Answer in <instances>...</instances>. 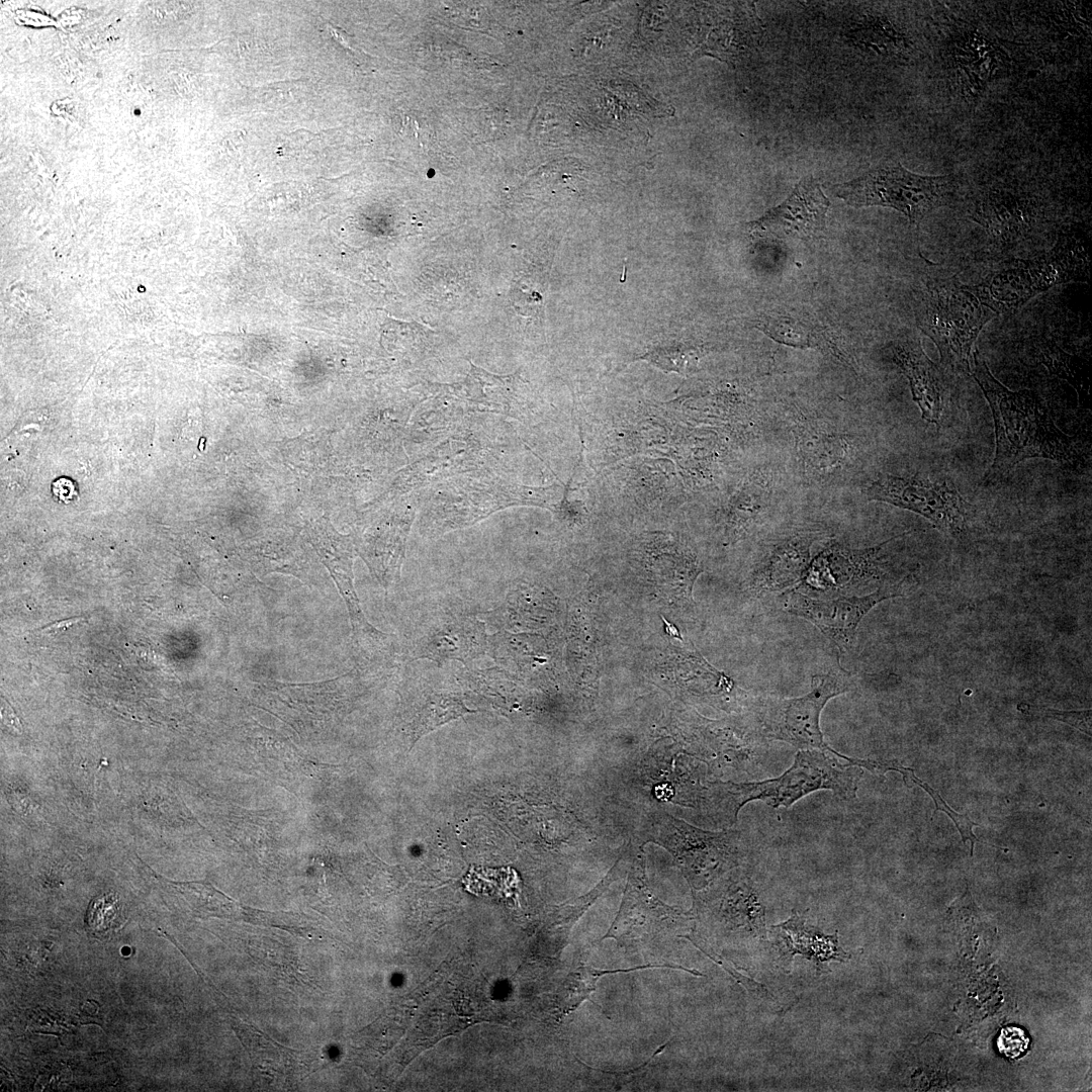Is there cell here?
Here are the masks:
<instances>
[{
  "label": "cell",
  "mask_w": 1092,
  "mask_h": 1092,
  "mask_svg": "<svg viewBox=\"0 0 1092 1092\" xmlns=\"http://www.w3.org/2000/svg\"><path fill=\"white\" fill-rule=\"evenodd\" d=\"M863 759L849 757L828 749H800L793 764L781 776L760 782L720 784L722 803L735 819L738 810L750 801H761L772 808L790 807L803 797L829 790L838 798L856 797Z\"/></svg>",
  "instance_id": "cell-2"
},
{
  "label": "cell",
  "mask_w": 1092,
  "mask_h": 1092,
  "mask_svg": "<svg viewBox=\"0 0 1092 1092\" xmlns=\"http://www.w3.org/2000/svg\"><path fill=\"white\" fill-rule=\"evenodd\" d=\"M512 298L517 310L525 315L539 313L543 304V296L539 289L533 287L524 278L516 284L512 291Z\"/></svg>",
  "instance_id": "cell-23"
},
{
  "label": "cell",
  "mask_w": 1092,
  "mask_h": 1092,
  "mask_svg": "<svg viewBox=\"0 0 1092 1092\" xmlns=\"http://www.w3.org/2000/svg\"><path fill=\"white\" fill-rule=\"evenodd\" d=\"M894 538L875 547L845 549V564L835 546L826 548L810 562L798 588L808 589V595L832 594L840 587L880 579L885 575L883 550Z\"/></svg>",
  "instance_id": "cell-11"
},
{
  "label": "cell",
  "mask_w": 1092,
  "mask_h": 1092,
  "mask_svg": "<svg viewBox=\"0 0 1092 1092\" xmlns=\"http://www.w3.org/2000/svg\"><path fill=\"white\" fill-rule=\"evenodd\" d=\"M892 351L895 363L909 381L923 420L939 427L943 386L938 368L924 353L919 340L897 342Z\"/></svg>",
  "instance_id": "cell-13"
},
{
  "label": "cell",
  "mask_w": 1092,
  "mask_h": 1092,
  "mask_svg": "<svg viewBox=\"0 0 1092 1092\" xmlns=\"http://www.w3.org/2000/svg\"><path fill=\"white\" fill-rule=\"evenodd\" d=\"M1029 1039L1025 1032L1018 1027H1006L1001 1030L998 1037L999 1051L1008 1058H1018L1025 1053Z\"/></svg>",
  "instance_id": "cell-24"
},
{
  "label": "cell",
  "mask_w": 1092,
  "mask_h": 1092,
  "mask_svg": "<svg viewBox=\"0 0 1092 1092\" xmlns=\"http://www.w3.org/2000/svg\"><path fill=\"white\" fill-rule=\"evenodd\" d=\"M119 916L117 901L111 896H105L92 902L87 914V924L93 933L106 934L118 925Z\"/></svg>",
  "instance_id": "cell-21"
},
{
  "label": "cell",
  "mask_w": 1092,
  "mask_h": 1092,
  "mask_svg": "<svg viewBox=\"0 0 1092 1092\" xmlns=\"http://www.w3.org/2000/svg\"><path fill=\"white\" fill-rule=\"evenodd\" d=\"M1018 710L1025 714L1039 715L1048 718H1052L1074 727L1081 732L1091 736V710L1083 711H1060L1056 709L1045 707H1035L1027 704H1020Z\"/></svg>",
  "instance_id": "cell-22"
},
{
  "label": "cell",
  "mask_w": 1092,
  "mask_h": 1092,
  "mask_svg": "<svg viewBox=\"0 0 1092 1092\" xmlns=\"http://www.w3.org/2000/svg\"><path fill=\"white\" fill-rule=\"evenodd\" d=\"M771 928L778 932L777 942L786 960L802 954L819 967L829 961L844 962L849 958L839 946L837 932L824 934L816 926L806 924L804 917L798 914Z\"/></svg>",
  "instance_id": "cell-14"
},
{
  "label": "cell",
  "mask_w": 1092,
  "mask_h": 1092,
  "mask_svg": "<svg viewBox=\"0 0 1092 1092\" xmlns=\"http://www.w3.org/2000/svg\"><path fill=\"white\" fill-rule=\"evenodd\" d=\"M953 187L950 175L923 176L890 164L834 188L835 195L850 206L891 207L918 225L928 213L948 202Z\"/></svg>",
  "instance_id": "cell-4"
},
{
  "label": "cell",
  "mask_w": 1092,
  "mask_h": 1092,
  "mask_svg": "<svg viewBox=\"0 0 1092 1092\" xmlns=\"http://www.w3.org/2000/svg\"><path fill=\"white\" fill-rule=\"evenodd\" d=\"M901 775H902L903 780H904V782L906 784L908 782H912L915 785H918L920 788H922L925 792H927L929 794V796L934 801L935 810L944 812L952 820V822L954 823L956 827L958 828V830L960 832V835L962 837L963 842H967L968 840L971 842V854H972L973 850H974L975 843L979 842L978 838L976 837V835L973 832V827L978 826L979 824L972 821L969 818L968 815L961 814V813H958L954 810H952L946 804V802L941 798V796L939 795V793L937 791H935L927 783L923 782L922 780H920L919 778H917L915 776L913 769L904 766L902 771H901Z\"/></svg>",
  "instance_id": "cell-18"
},
{
  "label": "cell",
  "mask_w": 1092,
  "mask_h": 1092,
  "mask_svg": "<svg viewBox=\"0 0 1092 1092\" xmlns=\"http://www.w3.org/2000/svg\"><path fill=\"white\" fill-rule=\"evenodd\" d=\"M818 537V532L795 531L767 541L751 573V589L763 596L800 582L811 562V546Z\"/></svg>",
  "instance_id": "cell-12"
},
{
  "label": "cell",
  "mask_w": 1092,
  "mask_h": 1092,
  "mask_svg": "<svg viewBox=\"0 0 1092 1092\" xmlns=\"http://www.w3.org/2000/svg\"><path fill=\"white\" fill-rule=\"evenodd\" d=\"M995 315L966 285L954 280L927 283L916 311L917 326L936 345L940 362L968 373L973 345Z\"/></svg>",
  "instance_id": "cell-3"
},
{
  "label": "cell",
  "mask_w": 1092,
  "mask_h": 1092,
  "mask_svg": "<svg viewBox=\"0 0 1092 1092\" xmlns=\"http://www.w3.org/2000/svg\"><path fill=\"white\" fill-rule=\"evenodd\" d=\"M850 689L849 675L828 671L813 674L811 690L802 697H760L755 704L754 731L763 741H783L799 749H828L820 727L822 710L828 701Z\"/></svg>",
  "instance_id": "cell-5"
},
{
  "label": "cell",
  "mask_w": 1092,
  "mask_h": 1092,
  "mask_svg": "<svg viewBox=\"0 0 1092 1092\" xmlns=\"http://www.w3.org/2000/svg\"><path fill=\"white\" fill-rule=\"evenodd\" d=\"M648 968L681 969V970H684L686 972L689 971V973L696 974V971L685 969V968H682L680 966L678 967V966H672V965H645V966H637V967H634V968L619 969V970H601V969H595L593 967H589V968L583 967L577 973H575V977L573 978V981H572L574 983H572V986H571V990L573 991V993L571 994V1000H572L571 1005H576L579 1002L583 1001L584 999H587L589 997V994L594 991L597 981L601 977H603L604 975L620 973V972L626 973V972H632V971L648 969Z\"/></svg>",
  "instance_id": "cell-19"
},
{
  "label": "cell",
  "mask_w": 1092,
  "mask_h": 1092,
  "mask_svg": "<svg viewBox=\"0 0 1092 1092\" xmlns=\"http://www.w3.org/2000/svg\"><path fill=\"white\" fill-rule=\"evenodd\" d=\"M52 491L63 503H70L78 496L76 484L67 477H60L53 482Z\"/></svg>",
  "instance_id": "cell-25"
},
{
  "label": "cell",
  "mask_w": 1092,
  "mask_h": 1092,
  "mask_svg": "<svg viewBox=\"0 0 1092 1092\" xmlns=\"http://www.w3.org/2000/svg\"><path fill=\"white\" fill-rule=\"evenodd\" d=\"M1042 362L1045 366L1055 374L1068 380L1078 391L1079 396L1083 397L1084 391L1087 390V384L1079 372L1077 362L1073 356L1067 354L1058 348L1057 345H1048L1042 353Z\"/></svg>",
  "instance_id": "cell-20"
},
{
  "label": "cell",
  "mask_w": 1092,
  "mask_h": 1092,
  "mask_svg": "<svg viewBox=\"0 0 1092 1092\" xmlns=\"http://www.w3.org/2000/svg\"><path fill=\"white\" fill-rule=\"evenodd\" d=\"M1079 278L1074 256L1058 243L1044 255L1007 263L991 272L979 284L966 285V288L993 312L1007 315L1049 288L1079 281Z\"/></svg>",
  "instance_id": "cell-6"
},
{
  "label": "cell",
  "mask_w": 1092,
  "mask_h": 1092,
  "mask_svg": "<svg viewBox=\"0 0 1092 1092\" xmlns=\"http://www.w3.org/2000/svg\"><path fill=\"white\" fill-rule=\"evenodd\" d=\"M902 584L882 586L866 596L837 593L808 595L798 589L782 595L786 612L814 624L841 652L851 649L864 616L883 601L901 597Z\"/></svg>",
  "instance_id": "cell-8"
},
{
  "label": "cell",
  "mask_w": 1092,
  "mask_h": 1092,
  "mask_svg": "<svg viewBox=\"0 0 1092 1092\" xmlns=\"http://www.w3.org/2000/svg\"><path fill=\"white\" fill-rule=\"evenodd\" d=\"M474 712L465 705L459 692L426 685L418 693L408 715L406 727L412 744L437 728Z\"/></svg>",
  "instance_id": "cell-15"
},
{
  "label": "cell",
  "mask_w": 1092,
  "mask_h": 1092,
  "mask_svg": "<svg viewBox=\"0 0 1092 1092\" xmlns=\"http://www.w3.org/2000/svg\"><path fill=\"white\" fill-rule=\"evenodd\" d=\"M866 493L869 499L914 512L954 538L966 530L969 504L947 480L931 481L919 474H886L873 481Z\"/></svg>",
  "instance_id": "cell-7"
},
{
  "label": "cell",
  "mask_w": 1092,
  "mask_h": 1092,
  "mask_svg": "<svg viewBox=\"0 0 1092 1092\" xmlns=\"http://www.w3.org/2000/svg\"><path fill=\"white\" fill-rule=\"evenodd\" d=\"M488 636L474 615L445 614L414 641L412 660H429L439 666L450 660L463 664L487 653Z\"/></svg>",
  "instance_id": "cell-9"
},
{
  "label": "cell",
  "mask_w": 1092,
  "mask_h": 1092,
  "mask_svg": "<svg viewBox=\"0 0 1092 1092\" xmlns=\"http://www.w3.org/2000/svg\"><path fill=\"white\" fill-rule=\"evenodd\" d=\"M992 411L996 453L986 480H997L1027 458H1045L1067 466L1079 464L1072 439L1054 423L1046 407L1029 390L1012 391L990 372L976 351L971 370Z\"/></svg>",
  "instance_id": "cell-1"
},
{
  "label": "cell",
  "mask_w": 1092,
  "mask_h": 1092,
  "mask_svg": "<svg viewBox=\"0 0 1092 1092\" xmlns=\"http://www.w3.org/2000/svg\"><path fill=\"white\" fill-rule=\"evenodd\" d=\"M82 618L80 617V618H73V619H70V620H65V621H62V622H58V623H55V624H52L50 626L44 627L42 630L46 633L60 632V631H62L64 629H67L68 627L76 624Z\"/></svg>",
  "instance_id": "cell-26"
},
{
  "label": "cell",
  "mask_w": 1092,
  "mask_h": 1092,
  "mask_svg": "<svg viewBox=\"0 0 1092 1092\" xmlns=\"http://www.w3.org/2000/svg\"><path fill=\"white\" fill-rule=\"evenodd\" d=\"M239 1036L251 1058L261 1069L285 1071L288 1069V1050L279 1046L266 1035L251 1026H239ZM285 1073V1072H284Z\"/></svg>",
  "instance_id": "cell-17"
},
{
  "label": "cell",
  "mask_w": 1092,
  "mask_h": 1092,
  "mask_svg": "<svg viewBox=\"0 0 1092 1092\" xmlns=\"http://www.w3.org/2000/svg\"><path fill=\"white\" fill-rule=\"evenodd\" d=\"M721 908L729 924L743 927L752 935L765 939V908L748 880L733 883L727 888Z\"/></svg>",
  "instance_id": "cell-16"
},
{
  "label": "cell",
  "mask_w": 1092,
  "mask_h": 1092,
  "mask_svg": "<svg viewBox=\"0 0 1092 1092\" xmlns=\"http://www.w3.org/2000/svg\"><path fill=\"white\" fill-rule=\"evenodd\" d=\"M829 200L812 177L802 179L792 194L749 224L755 238L804 239L822 231Z\"/></svg>",
  "instance_id": "cell-10"
}]
</instances>
